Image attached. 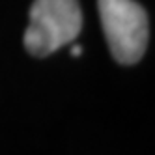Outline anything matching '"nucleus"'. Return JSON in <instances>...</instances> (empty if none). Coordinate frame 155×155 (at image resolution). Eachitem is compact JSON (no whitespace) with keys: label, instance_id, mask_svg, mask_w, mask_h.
<instances>
[{"label":"nucleus","instance_id":"nucleus-3","mask_svg":"<svg viewBox=\"0 0 155 155\" xmlns=\"http://www.w3.org/2000/svg\"><path fill=\"white\" fill-rule=\"evenodd\" d=\"M82 54V47L81 45H73L71 47V56H81Z\"/></svg>","mask_w":155,"mask_h":155},{"label":"nucleus","instance_id":"nucleus-2","mask_svg":"<svg viewBox=\"0 0 155 155\" xmlns=\"http://www.w3.org/2000/svg\"><path fill=\"white\" fill-rule=\"evenodd\" d=\"M105 39L116 62L137 64L148 47L150 26L144 8L135 0H97Z\"/></svg>","mask_w":155,"mask_h":155},{"label":"nucleus","instance_id":"nucleus-1","mask_svg":"<svg viewBox=\"0 0 155 155\" xmlns=\"http://www.w3.org/2000/svg\"><path fill=\"white\" fill-rule=\"evenodd\" d=\"M28 19L23 43L36 58H45L73 43L82 30L79 0H34Z\"/></svg>","mask_w":155,"mask_h":155}]
</instances>
